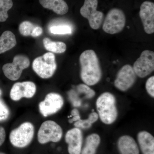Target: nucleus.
Returning a JSON list of instances; mask_svg holds the SVG:
<instances>
[{
  "instance_id": "1",
  "label": "nucleus",
  "mask_w": 154,
  "mask_h": 154,
  "mask_svg": "<svg viewBox=\"0 0 154 154\" xmlns=\"http://www.w3.org/2000/svg\"><path fill=\"white\" fill-rule=\"evenodd\" d=\"M81 79L85 85L93 86L99 83L102 77V71L99 59L93 50L82 53L79 58Z\"/></svg>"
},
{
  "instance_id": "2",
  "label": "nucleus",
  "mask_w": 154,
  "mask_h": 154,
  "mask_svg": "<svg viewBox=\"0 0 154 154\" xmlns=\"http://www.w3.org/2000/svg\"><path fill=\"white\" fill-rule=\"evenodd\" d=\"M116 103L115 96L109 92L103 93L96 100L98 114L104 124H113L117 119L118 112Z\"/></svg>"
},
{
  "instance_id": "3",
  "label": "nucleus",
  "mask_w": 154,
  "mask_h": 154,
  "mask_svg": "<svg viewBox=\"0 0 154 154\" xmlns=\"http://www.w3.org/2000/svg\"><path fill=\"white\" fill-rule=\"evenodd\" d=\"M32 68L38 76L43 79L51 78L57 68L55 56L51 52H47L33 61Z\"/></svg>"
},
{
  "instance_id": "4",
  "label": "nucleus",
  "mask_w": 154,
  "mask_h": 154,
  "mask_svg": "<svg viewBox=\"0 0 154 154\" xmlns=\"http://www.w3.org/2000/svg\"><path fill=\"white\" fill-rule=\"evenodd\" d=\"M34 127L31 122H25L13 130L10 134V140L14 146L23 148L27 146L33 140Z\"/></svg>"
},
{
  "instance_id": "5",
  "label": "nucleus",
  "mask_w": 154,
  "mask_h": 154,
  "mask_svg": "<svg viewBox=\"0 0 154 154\" xmlns=\"http://www.w3.org/2000/svg\"><path fill=\"white\" fill-rule=\"evenodd\" d=\"M126 18L124 12L118 8H113L107 13L103 23V30L107 33L114 34L124 29Z\"/></svg>"
},
{
  "instance_id": "6",
  "label": "nucleus",
  "mask_w": 154,
  "mask_h": 154,
  "mask_svg": "<svg viewBox=\"0 0 154 154\" xmlns=\"http://www.w3.org/2000/svg\"><path fill=\"white\" fill-rule=\"evenodd\" d=\"M63 130L60 125L52 120L45 121L38 130L37 138L38 142L45 144L49 142L56 143L62 137Z\"/></svg>"
},
{
  "instance_id": "7",
  "label": "nucleus",
  "mask_w": 154,
  "mask_h": 154,
  "mask_svg": "<svg viewBox=\"0 0 154 154\" xmlns=\"http://www.w3.org/2000/svg\"><path fill=\"white\" fill-rule=\"evenodd\" d=\"M98 5V0H85L80 11L81 15L88 19L89 25L94 30L100 28L104 19V14L97 11Z\"/></svg>"
},
{
  "instance_id": "8",
  "label": "nucleus",
  "mask_w": 154,
  "mask_h": 154,
  "mask_svg": "<svg viewBox=\"0 0 154 154\" xmlns=\"http://www.w3.org/2000/svg\"><path fill=\"white\" fill-rule=\"evenodd\" d=\"M30 64V60L28 57L19 54L14 57L12 63L5 64L3 66V72L9 79L17 81L21 77L23 70L28 68Z\"/></svg>"
},
{
  "instance_id": "9",
  "label": "nucleus",
  "mask_w": 154,
  "mask_h": 154,
  "mask_svg": "<svg viewBox=\"0 0 154 154\" xmlns=\"http://www.w3.org/2000/svg\"><path fill=\"white\" fill-rule=\"evenodd\" d=\"M133 68L137 76L141 78L150 74L154 70V51L148 50L143 51L135 62Z\"/></svg>"
},
{
  "instance_id": "10",
  "label": "nucleus",
  "mask_w": 154,
  "mask_h": 154,
  "mask_svg": "<svg viewBox=\"0 0 154 154\" xmlns=\"http://www.w3.org/2000/svg\"><path fill=\"white\" fill-rule=\"evenodd\" d=\"M136 79L137 75L133 67L125 65L117 72L114 86L119 91L125 92L134 85Z\"/></svg>"
},
{
  "instance_id": "11",
  "label": "nucleus",
  "mask_w": 154,
  "mask_h": 154,
  "mask_svg": "<svg viewBox=\"0 0 154 154\" xmlns=\"http://www.w3.org/2000/svg\"><path fill=\"white\" fill-rule=\"evenodd\" d=\"M64 100L62 96L57 93H51L38 105L39 111L44 117L57 113L62 108Z\"/></svg>"
},
{
  "instance_id": "12",
  "label": "nucleus",
  "mask_w": 154,
  "mask_h": 154,
  "mask_svg": "<svg viewBox=\"0 0 154 154\" xmlns=\"http://www.w3.org/2000/svg\"><path fill=\"white\" fill-rule=\"evenodd\" d=\"M36 86L30 81L17 82L14 84L10 92V97L14 101H18L23 98H31L36 92Z\"/></svg>"
},
{
  "instance_id": "13",
  "label": "nucleus",
  "mask_w": 154,
  "mask_h": 154,
  "mask_svg": "<svg viewBox=\"0 0 154 154\" xmlns=\"http://www.w3.org/2000/svg\"><path fill=\"white\" fill-rule=\"evenodd\" d=\"M140 17L146 33L150 34L154 32V4L146 1L141 4Z\"/></svg>"
},
{
  "instance_id": "14",
  "label": "nucleus",
  "mask_w": 154,
  "mask_h": 154,
  "mask_svg": "<svg viewBox=\"0 0 154 154\" xmlns=\"http://www.w3.org/2000/svg\"><path fill=\"white\" fill-rule=\"evenodd\" d=\"M65 141L68 145L69 154H81L83 143V134L81 129L75 127L69 130L66 134Z\"/></svg>"
},
{
  "instance_id": "15",
  "label": "nucleus",
  "mask_w": 154,
  "mask_h": 154,
  "mask_svg": "<svg viewBox=\"0 0 154 154\" xmlns=\"http://www.w3.org/2000/svg\"><path fill=\"white\" fill-rule=\"evenodd\" d=\"M117 147L120 154H140L137 143L130 136L120 137L117 142Z\"/></svg>"
},
{
  "instance_id": "16",
  "label": "nucleus",
  "mask_w": 154,
  "mask_h": 154,
  "mask_svg": "<svg viewBox=\"0 0 154 154\" xmlns=\"http://www.w3.org/2000/svg\"><path fill=\"white\" fill-rule=\"evenodd\" d=\"M137 141L143 154H154V137L146 131L138 133Z\"/></svg>"
},
{
  "instance_id": "17",
  "label": "nucleus",
  "mask_w": 154,
  "mask_h": 154,
  "mask_svg": "<svg viewBox=\"0 0 154 154\" xmlns=\"http://www.w3.org/2000/svg\"><path fill=\"white\" fill-rule=\"evenodd\" d=\"M42 7L51 10L58 15H63L69 11V7L64 0H38Z\"/></svg>"
},
{
  "instance_id": "18",
  "label": "nucleus",
  "mask_w": 154,
  "mask_h": 154,
  "mask_svg": "<svg viewBox=\"0 0 154 154\" xmlns=\"http://www.w3.org/2000/svg\"><path fill=\"white\" fill-rule=\"evenodd\" d=\"M101 142L99 134L93 133L89 135L85 140V144L81 151V154H96Z\"/></svg>"
},
{
  "instance_id": "19",
  "label": "nucleus",
  "mask_w": 154,
  "mask_h": 154,
  "mask_svg": "<svg viewBox=\"0 0 154 154\" xmlns=\"http://www.w3.org/2000/svg\"><path fill=\"white\" fill-rule=\"evenodd\" d=\"M17 43L14 33L10 30L5 31L0 36V54L12 49Z\"/></svg>"
},
{
  "instance_id": "20",
  "label": "nucleus",
  "mask_w": 154,
  "mask_h": 154,
  "mask_svg": "<svg viewBox=\"0 0 154 154\" xmlns=\"http://www.w3.org/2000/svg\"><path fill=\"white\" fill-rule=\"evenodd\" d=\"M43 43L45 49L51 52L63 53L66 50V45L62 42L52 41L49 38H45L43 39Z\"/></svg>"
},
{
  "instance_id": "21",
  "label": "nucleus",
  "mask_w": 154,
  "mask_h": 154,
  "mask_svg": "<svg viewBox=\"0 0 154 154\" xmlns=\"http://www.w3.org/2000/svg\"><path fill=\"white\" fill-rule=\"evenodd\" d=\"M75 90H72L69 93V95L82 96L84 95L86 99H92L95 96V91L85 84H80L76 86Z\"/></svg>"
},
{
  "instance_id": "22",
  "label": "nucleus",
  "mask_w": 154,
  "mask_h": 154,
  "mask_svg": "<svg viewBox=\"0 0 154 154\" xmlns=\"http://www.w3.org/2000/svg\"><path fill=\"white\" fill-rule=\"evenodd\" d=\"M50 33L55 35H66L72 33L71 26L68 24L51 23L48 27Z\"/></svg>"
},
{
  "instance_id": "23",
  "label": "nucleus",
  "mask_w": 154,
  "mask_h": 154,
  "mask_svg": "<svg viewBox=\"0 0 154 154\" xmlns=\"http://www.w3.org/2000/svg\"><path fill=\"white\" fill-rule=\"evenodd\" d=\"M99 118V115L96 112L90 113L88 119H80L74 123L75 128L80 129H89L91 127L92 125L96 122Z\"/></svg>"
},
{
  "instance_id": "24",
  "label": "nucleus",
  "mask_w": 154,
  "mask_h": 154,
  "mask_svg": "<svg viewBox=\"0 0 154 154\" xmlns=\"http://www.w3.org/2000/svg\"><path fill=\"white\" fill-rule=\"evenodd\" d=\"M13 6L12 0H0V22H5L8 18V11Z\"/></svg>"
},
{
  "instance_id": "25",
  "label": "nucleus",
  "mask_w": 154,
  "mask_h": 154,
  "mask_svg": "<svg viewBox=\"0 0 154 154\" xmlns=\"http://www.w3.org/2000/svg\"><path fill=\"white\" fill-rule=\"evenodd\" d=\"M36 26L32 22L29 21H24L19 25V33L23 36H31V33Z\"/></svg>"
},
{
  "instance_id": "26",
  "label": "nucleus",
  "mask_w": 154,
  "mask_h": 154,
  "mask_svg": "<svg viewBox=\"0 0 154 154\" xmlns=\"http://www.w3.org/2000/svg\"><path fill=\"white\" fill-rule=\"evenodd\" d=\"M10 112L8 107L0 99V122L5 121L8 118Z\"/></svg>"
},
{
  "instance_id": "27",
  "label": "nucleus",
  "mask_w": 154,
  "mask_h": 154,
  "mask_svg": "<svg viewBox=\"0 0 154 154\" xmlns=\"http://www.w3.org/2000/svg\"><path fill=\"white\" fill-rule=\"evenodd\" d=\"M146 88L147 92L152 97H154V76L148 79L146 82Z\"/></svg>"
},
{
  "instance_id": "28",
  "label": "nucleus",
  "mask_w": 154,
  "mask_h": 154,
  "mask_svg": "<svg viewBox=\"0 0 154 154\" xmlns=\"http://www.w3.org/2000/svg\"><path fill=\"white\" fill-rule=\"evenodd\" d=\"M43 32L42 28L39 26H36L31 33V36L33 37H36L41 35Z\"/></svg>"
},
{
  "instance_id": "29",
  "label": "nucleus",
  "mask_w": 154,
  "mask_h": 154,
  "mask_svg": "<svg viewBox=\"0 0 154 154\" xmlns=\"http://www.w3.org/2000/svg\"><path fill=\"white\" fill-rule=\"evenodd\" d=\"M6 132L5 128L0 127V146L5 142L6 138Z\"/></svg>"
},
{
  "instance_id": "30",
  "label": "nucleus",
  "mask_w": 154,
  "mask_h": 154,
  "mask_svg": "<svg viewBox=\"0 0 154 154\" xmlns=\"http://www.w3.org/2000/svg\"><path fill=\"white\" fill-rule=\"evenodd\" d=\"M80 119H81V116H80V114L79 115L75 116H73V118L72 119L69 120V122L72 123L73 122H75L78 121Z\"/></svg>"
},
{
  "instance_id": "31",
  "label": "nucleus",
  "mask_w": 154,
  "mask_h": 154,
  "mask_svg": "<svg viewBox=\"0 0 154 154\" xmlns=\"http://www.w3.org/2000/svg\"><path fill=\"white\" fill-rule=\"evenodd\" d=\"M2 90L0 89V97L2 96Z\"/></svg>"
},
{
  "instance_id": "32",
  "label": "nucleus",
  "mask_w": 154,
  "mask_h": 154,
  "mask_svg": "<svg viewBox=\"0 0 154 154\" xmlns=\"http://www.w3.org/2000/svg\"><path fill=\"white\" fill-rule=\"evenodd\" d=\"M0 154H4V153H0Z\"/></svg>"
}]
</instances>
